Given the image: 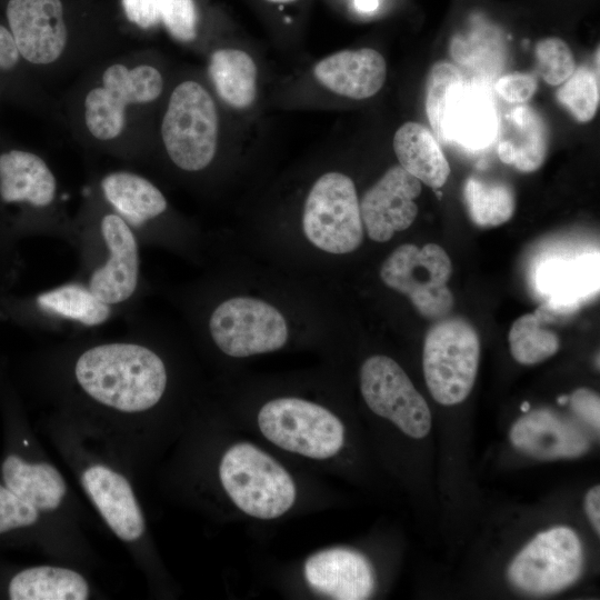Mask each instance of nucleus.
Instances as JSON below:
<instances>
[{
  "label": "nucleus",
  "instance_id": "cd10ccee",
  "mask_svg": "<svg viewBox=\"0 0 600 600\" xmlns=\"http://www.w3.org/2000/svg\"><path fill=\"white\" fill-rule=\"evenodd\" d=\"M546 318L537 310L519 317L511 326L508 341L513 359L526 366L554 356L560 349L558 334L544 327Z\"/></svg>",
  "mask_w": 600,
  "mask_h": 600
},
{
  "label": "nucleus",
  "instance_id": "39448f33",
  "mask_svg": "<svg viewBox=\"0 0 600 600\" xmlns=\"http://www.w3.org/2000/svg\"><path fill=\"white\" fill-rule=\"evenodd\" d=\"M302 229L316 248L332 254L357 250L364 228L356 186L344 173H323L311 187L303 207Z\"/></svg>",
  "mask_w": 600,
  "mask_h": 600
},
{
  "label": "nucleus",
  "instance_id": "c9c22d12",
  "mask_svg": "<svg viewBox=\"0 0 600 600\" xmlns=\"http://www.w3.org/2000/svg\"><path fill=\"white\" fill-rule=\"evenodd\" d=\"M538 82L534 76L514 71L498 79L496 91L510 103L527 102L536 92Z\"/></svg>",
  "mask_w": 600,
  "mask_h": 600
},
{
  "label": "nucleus",
  "instance_id": "4468645a",
  "mask_svg": "<svg viewBox=\"0 0 600 600\" xmlns=\"http://www.w3.org/2000/svg\"><path fill=\"white\" fill-rule=\"evenodd\" d=\"M101 233L109 258L91 274L89 289L104 303L117 304L136 291L139 277L138 244L128 223L114 213L102 218Z\"/></svg>",
  "mask_w": 600,
  "mask_h": 600
},
{
  "label": "nucleus",
  "instance_id": "393cba45",
  "mask_svg": "<svg viewBox=\"0 0 600 600\" xmlns=\"http://www.w3.org/2000/svg\"><path fill=\"white\" fill-rule=\"evenodd\" d=\"M89 586L71 569L41 566L24 569L9 583L12 600H86Z\"/></svg>",
  "mask_w": 600,
  "mask_h": 600
},
{
  "label": "nucleus",
  "instance_id": "423d86ee",
  "mask_svg": "<svg viewBox=\"0 0 600 600\" xmlns=\"http://www.w3.org/2000/svg\"><path fill=\"white\" fill-rule=\"evenodd\" d=\"M452 263L442 247L428 243L419 248L404 243L396 248L380 269L382 282L404 294L426 319L439 320L450 314L453 294L447 283Z\"/></svg>",
  "mask_w": 600,
  "mask_h": 600
},
{
  "label": "nucleus",
  "instance_id": "72a5a7b5",
  "mask_svg": "<svg viewBox=\"0 0 600 600\" xmlns=\"http://www.w3.org/2000/svg\"><path fill=\"white\" fill-rule=\"evenodd\" d=\"M582 267L566 262L552 263V266L550 264L543 270L541 284H543L546 290H549L547 292L553 291L557 301L560 298L566 301L570 297L569 290H571L570 292L572 294H576L577 290L582 287L581 283H583V278L586 277V271ZM564 301L563 303L567 304Z\"/></svg>",
  "mask_w": 600,
  "mask_h": 600
},
{
  "label": "nucleus",
  "instance_id": "7ed1b4c3",
  "mask_svg": "<svg viewBox=\"0 0 600 600\" xmlns=\"http://www.w3.org/2000/svg\"><path fill=\"white\" fill-rule=\"evenodd\" d=\"M480 340L462 317L447 316L428 330L422 366L432 398L443 406L462 402L471 392L479 367Z\"/></svg>",
  "mask_w": 600,
  "mask_h": 600
},
{
  "label": "nucleus",
  "instance_id": "f03ea898",
  "mask_svg": "<svg viewBox=\"0 0 600 600\" xmlns=\"http://www.w3.org/2000/svg\"><path fill=\"white\" fill-rule=\"evenodd\" d=\"M219 476L233 503L251 517L274 519L294 503L297 491L291 476L251 443L230 447L221 459Z\"/></svg>",
  "mask_w": 600,
  "mask_h": 600
},
{
  "label": "nucleus",
  "instance_id": "c03bdc74",
  "mask_svg": "<svg viewBox=\"0 0 600 600\" xmlns=\"http://www.w3.org/2000/svg\"><path fill=\"white\" fill-rule=\"evenodd\" d=\"M269 2H274V3H288V2H292L294 0H267Z\"/></svg>",
  "mask_w": 600,
  "mask_h": 600
},
{
  "label": "nucleus",
  "instance_id": "a878e982",
  "mask_svg": "<svg viewBox=\"0 0 600 600\" xmlns=\"http://www.w3.org/2000/svg\"><path fill=\"white\" fill-rule=\"evenodd\" d=\"M209 74L219 97L230 107L246 109L257 98V66L246 51L220 49L209 61Z\"/></svg>",
  "mask_w": 600,
  "mask_h": 600
},
{
  "label": "nucleus",
  "instance_id": "4c0bfd02",
  "mask_svg": "<svg viewBox=\"0 0 600 600\" xmlns=\"http://www.w3.org/2000/svg\"><path fill=\"white\" fill-rule=\"evenodd\" d=\"M122 7L127 18L140 28H151L160 21L157 0H122Z\"/></svg>",
  "mask_w": 600,
  "mask_h": 600
},
{
  "label": "nucleus",
  "instance_id": "c85d7f7f",
  "mask_svg": "<svg viewBox=\"0 0 600 600\" xmlns=\"http://www.w3.org/2000/svg\"><path fill=\"white\" fill-rule=\"evenodd\" d=\"M37 302L44 310L86 326L101 324L110 316L109 304L79 284H66L44 292L38 297Z\"/></svg>",
  "mask_w": 600,
  "mask_h": 600
},
{
  "label": "nucleus",
  "instance_id": "1a4fd4ad",
  "mask_svg": "<svg viewBox=\"0 0 600 600\" xmlns=\"http://www.w3.org/2000/svg\"><path fill=\"white\" fill-rule=\"evenodd\" d=\"M583 567L582 544L568 527L538 533L512 560L509 581L532 594L559 592L578 580Z\"/></svg>",
  "mask_w": 600,
  "mask_h": 600
},
{
  "label": "nucleus",
  "instance_id": "9b49d317",
  "mask_svg": "<svg viewBox=\"0 0 600 600\" xmlns=\"http://www.w3.org/2000/svg\"><path fill=\"white\" fill-rule=\"evenodd\" d=\"M163 88L158 69L141 64L132 69L116 63L102 74V87L90 90L84 99V121L99 140L118 137L124 126L126 107L156 100Z\"/></svg>",
  "mask_w": 600,
  "mask_h": 600
},
{
  "label": "nucleus",
  "instance_id": "bb28decb",
  "mask_svg": "<svg viewBox=\"0 0 600 600\" xmlns=\"http://www.w3.org/2000/svg\"><path fill=\"white\" fill-rule=\"evenodd\" d=\"M463 201L471 221L482 228L509 221L516 210V194L509 183L474 176L464 181Z\"/></svg>",
  "mask_w": 600,
  "mask_h": 600
},
{
  "label": "nucleus",
  "instance_id": "473e14b6",
  "mask_svg": "<svg viewBox=\"0 0 600 600\" xmlns=\"http://www.w3.org/2000/svg\"><path fill=\"white\" fill-rule=\"evenodd\" d=\"M160 21L177 40L188 42L197 36V10L193 0H157Z\"/></svg>",
  "mask_w": 600,
  "mask_h": 600
},
{
  "label": "nucleus",
  "instance_id": "2f4dec72",
  "mask_svg": "<svg viewBox=\"0 0 600 600\" xmlns=\"http://www.w3.org/2000/svg\"><path fill=\"white\" fill-rule=\"evenodd\" d=\"M534 54L538 73L551 86L562 84L577 68L569 46L557 37H548L538 41Z\"/></svg>",
  "mask_w": 600,
  "mask_h": 600
},
{
  "label": "nucleus",
  "instance_id": "58836bf2",
  "mask_svg": "<svg viewBox=\"0 0 600 600\" xmlns=\"http://www.w3.org/2000/svg\"><path fill=\"white\" fill-rule=\"evenodd\" d=\"M19 51L11 32L0 26V69H11L19 60Z\"/></svg>",
  "mask_w": 600,
  "mask_h": 600
},
{
  "label": "nucleus",
  "instance_id": "dca6fc26",
  "mask_svg": "<svg viewBox=\"0 0 600 600\" xmlns=\"http://www.w3.org/2000/svg\"><path fill=\"white\" fill-rule=\"evenodd\" d=\"M307 582L316 591L337 600H363L374 589L369 560L347 548H331L310 556L304 563Z\"/></svg>",
  "mask_w": 600,
  "mask_h": 600
},
{
  "label": "nucleus",
  "instance_id": "f257e3e1",
  "mask_svg": "<svg viewBox=\"0 0 600 600\" xmlns=\"http://www.w3.org/2000/svg\"><path fill=\"white\" fill-rule=\"evenodd\" d=\"M74 373L88 396L122 412L152 408L167 386L161 358L149 348L134 343L92 347L79 357Z\"/></svg>",
  "mask_w": 600,
  "mask_h": 600
},
{
  "label": "nucleus",
  "instance_id": "9d476101",
  "mask_svg": "<svg viewBox=\"0 0 600 600\" xmlns=\"http://www.w3.org/2000/svg\"><path fill=\"white\" fill-rule=\"evenodd\" d=\"M360 390L372 412L390 420L407 436L422 439L430 432L427 401L393 359L369 357L360 369Z\"/></svg>",
  "mask_w": 600,
  "mask_h": 600
},
{
  "label": "nucleus",
  "instance_id": "f704fd0d",
  "mask_svg": "<svg viewBox=\"0 0 600 600\" xmlns=\"http://www.w3.org/2000/svg\"><path fill=\"white\" fill-rule=\"evenodd\" d=\"M38 510L0 484V533L33 524Z\"/></svg>",
  "mask_w": 600,
  "mask_h": 600
},
{
  "label": "nucleus",
  "instance_id": "e433bc0d",
  "mask_svg": "<svg viewBox=\"0 0 600 600\" xmlns=\"http://www.w3.org/2000/svg\"><path fill=\"white\" fill-rule=\"evenodd\" d=\"M568 402L577 417L599 432L600 399L594 391L587 388H580L572 392Z\"/></svg>",
  "mask_w": 600,
  "mask_h": 600
},
{
  "label": "nucleus",
  "instance_id": "2eb2a0df",
  "mask_svg": "<svg viewBox=\"0 0 600 600\" xmlns=\"http://www.w3.org/2000/svg\"><path fill=\"white\" fill-rule=\"evenodd\" d=\"M499 116L491 96L460 78L450 89L444 111V143L484 149L498 136Z\"/></svg>",
  "mask_w": 600,
  "mask_h": 600
},
{
  "label": "nucleus",
  "instance_id": "a19ab883",
  "mask_svg": "<svg viewBox=\"0 0 600 600\" xmlns=\"http://www.w3.org/2000/svg\"><path fill=\"white\" fill-rule=\"evenodd\" d=\"M379 6V0H354V7L361 12H372Z\"/></svg>",
  "mask_w": 600,
  "mask_h": 600
},
{
  "label": "nucleus",
  "instance_id": "b1692460",
  "mask_svg": "<svg viewBox=\"0 0 600 600\" xmlns=\"http://www.w3.org/2000/svg\"><path fill=\"white\" fill-rule=\"evenodd\" d=\"M101 188L106 199L133 226H140L167 209L161 191L132 172H112L103 178Z\"/></svg>",
  "mask_w": 600,
  "mask_h": 600
},
{
  "label": "nucleus",
  "instance_id": "0eeeda50",
  "mask_svg": "<svg viewBox=\"0 0 600 600\" xmlns=\"http://www.w3.org/2000/svg\"><path fill=\"white\" fill-rule=\"evenodd\" d=\"M262 434L289 452L312 459L336 456L344 442L342 422L324 407L299 398H278L258 413Z\"/></svg>",
  "mask_w": 600,
  "mask_h": 600
},
{
  "label": "nucleus",
  "instance_id": "412c9836",
  "mask_svg": "<svg viewBox=\"0 0 600 600\" xmlns=\"http://www.w3.org/2000/svg\"><path fill=\"white\" fill-rule=\"evenodd\" d=\"M57 181L47 163L37 154L11 150L0 154V197L6 202L49 206Z\"/></svg>",
  "mask_w": 600,
  "mask_h": 600
},
{
  "label": "nucleus",
  "instance_id": "6ab92c4d",
  "mask_svg": "<svg viewBox=\"0 0 600 600\" xmlns=\"http://www.w3.org/2000/svg\"><path fill=\"white\" fill-rule=\"evenodd\" d=\"M82 484L111 530L124 541L138 540L144 519L131 486L120 473L94 464L82 473Z\"/></svg>",
  "mask_w": 600,
  "mask_h": 600
},
{
  "label": "nucleus",
  "instance_id": "ea45409f",
  "mask_svg": "<svg viewBox=\"0 0 600 600\" xmlns=\"http://www.w3.org/2000/svg\"><path fill=\"white\" fill-rule=\"evenodd\" d=\"M586 513L599 536L600 533V487L594 486L591 488L584 498Z\"/></svg>",
  "mask_w": 600,
  "mask_h": 600
},
{
  "label": "nucleus",
  "instance_id": "f8f14e48",
  "mask_svg": "<svg viewBox=\"0 0 600 600\" xmlns=\"http://www.w3.org/2000/svg\"><path fill=\"white\" fill-rule=\"evenodd\" d=\"M421 193V182L402 167L393 166L367 190L360 201L363 228L376 242L390 240L408 229L417 218L414 199Z\"/></svg>",
  "mask_w": 600,
  "mask_h": 600
},
{
  "label": "nucleus",
  "instance_id": "7c9ffc66",
  "mask_svg": "<svg viewBox=\"0 0 600 600\" xmlns=\"http://www.w3.org/2000/svg\"><path fill=\"white\" fill-rule=\"evenodd\" d=\"M462 78L453 64L439 61L428 74L426 84V113L437 141L444 143V111L452 86Z\"/></svg>",
  "mask_w": 600,
  "mask_h": 600
},
{
  "label": "nucleus",
  "instance_id": "f3484780",
  "mask_svg": "<svg viewBox=\"0 0 600 600\" xmlns=\"http://www.w3.org/2000/svg\"><path fill=\"white\" fill-rule=\"evenodd\" d=\"M509 437L514 448L539 460L578 458L590 446L580 429L547 409L527 412L513 423Z\"/></svg>",
  "mask_w": 600,
  "mask_h": 600
},
{
  "label": "nucleus",
  "instance_id": "4be33fe9",
  "mask_svg": "<svg viewBox=\"0 0 600 600\" xmlns=\"http://www.w3.org/2000/svg\"><path fill=\"white\" fill-rule=\"evenodd\" d=\"M393 150L408 173L432 189L446 184L451 169L436 137L423 124L408 121L394 133Z\"/></svg>",
  "mask_w": 600,
  "mask_h": 600
},
{
  "label": "nucleus",
  "instance_id": "37998d69",
  "mask_svg": "<svg viewBox=\"0 0 600 600\" xmlns=\"http://www.w3.org/2000/svg\"><path fill=\"white\" fill-rule=\"evenodd\" d=\"M529 408H530L529 402H523V403L521 404V410H522L523 412H528V411H529Z\"/></svg>",
  "mask_w": 600,
  "mask_h": 600
},
{
  "label": "nucleus",
  "instance_id": "6e6552de",
  "mask_svg": "<svg viewBox=\"0 0 600 600\" xmlns=\"http://www.w3.org/2000/svg\"><path fill=\"white\" fill-rule=\"evenodd\" d=\"M209 330L216 346L234 358L277 351L289 337L283 314L252 297H233L221 302L211 313Z\"/></svg>",
  "mask_w": 600,
  "mask_h": 600
},
{
  "label": "nucleus",
  "instance_id": "a211bd4d",
  "mask_svg": "<svg viewBox=\"0 0 600 600\" xmlns=\"http://www.w3.org/2000/svg\"><path fill=\"white\" fill-rule=\"evenodd\" d=\"M316 79L338 96L362 100L380 91L387 78V63L371 48L342 50L321 59L313 68Z\"/></svg>",
  "mask_w": 600,
  "mask_h": 600
},
{
  "label": "nucleus",
  "instance_id": "20e7f679",
  "mask_svg": "<svg viewBox=\"0 0 600 600\" xmlns=\"http://www.w3.org/2000/svg\"><path fill=\"white\" fill-rule=\"evenodd\" d=\"M219 119L209 92L196 81L172 91L161 123V137L171 161L182 170L199 171L214 158Z\"/></svg>",
  "mask_w": 600,
  "mask_h": 600
},
{
  "label": "nucleus",
  "instance_id": "5701e85b",
  "mask_svg": "<svg viewBox=\"0 0 600 600\" xmlns=\"http://www.w3.org/2000/svg\"><path fill=\"white\" fill-rule=\"evenodd\" d=\"M2 476L6 487L38 511L58 508L67 492L64 479L54 467L28 463L16 454L3 461Z\"/></svg>",
  "mask_w": 600,
  "mask_h": 600
},
{
  "label": "nucleus",
  "instance_id": "c756f323",
  "mask_svg": "<svg viewBox=\"0 0 600 600\" xmlns=\"http://www.w3.org/2000/svg\"><path fill=\"white\" fill-rule=\"evenodd\" d=\"M557 99L578 122L591 121L599 108V76L588 67L576 68L574 72L557 91Z\"/></svg>",
  "mask_w": 600,
  "mask_h": 600
},
{
  "label": "nucleus",
  "instance_id": "aec40b11",
  "mask_svg": "<svg viewBox=\"0 0 600 600\" xmlns=\"http://www.w3.org/2000/svg\"><path fill=\"white\" fill-rule=\"evenodd\" d=\"M499 159L522 172L538 170L544 162L549 133L541 116L529 106L511 110L504 124L500 122Z\"/></svg>",
  "mask_w": 600,
  "mask_h": 600
},
{
  "label": "nucleus",
  "instance_id": "ddd939ff",
  "mask_svg": "<svg viewBox=\"0 0 600 600\" xmlns=\"http://www.w3.org/2000/svg\"><path fill=\"white\" fill-rule=\"evenodd\" d=\"M7 18L19 54L29 62L49 64L64 51L68 31L60 0H9Z\"/></svg>",
  "mask_w": 600,
  "mask_h": 600
},
{
  "label": "nucleus",
  "instance_id": "79ce46f5",
  "mask_svg": "<svg viewBox=\"0 0 600 600\" xmlns=\"http://www.w3.org/2000/svg\"><path fill=\"white\" fill-rule=\"evenodd\" d=\"M569 396H562L558 398L559 404H566L568 402Z\"/></svg>",
  "mask_w": 600,
  "mask_h": 600
}]
</instances>
